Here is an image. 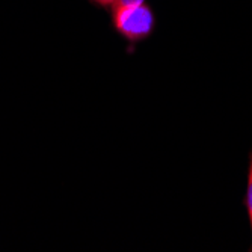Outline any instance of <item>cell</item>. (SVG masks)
<instances>
[{
  "label": "cell",
  "mask_w": 252,
  "mask_h": 252,
  "mask_svg": "<svg viewBox=\"0 0 252 252\" xmlns=\"http://www.w3.org/2000/svg\"><path fill=\"white\" fill-rule=\"evenodd\" d=\"M246 210L251 220L252 228V154H251V162H249V174H248V189H246Z\"/></svg>",
  "instance_id": "cell-2"
},
{
  "label": "cell",
  "mask_w": 252,
  "mask_h": 252,
  "mask_svg": "<svg viewBox=\"0 0 252 252\" xmlns=\"http://www.w3.org/2000/svg\"><path fill=\"white\" fill-rule=\"evenodd\" d=\"M145 0H118L117 6H123V5H137V3H144Z\"/></svg>",
  "instance_id": "cell-4"
},
{
  "label": "cell",
  "mask_w": 252,
  "mask_h": 252,
  "mask_svg": "<svg viewBox=\"0 0 252 252\" xmlns=\"http://www.w3.org/2000/svg\"><path fill=\"white\" fill-rule=\"evenodd\" d=\"M113 25L130 41H141L151 35L154 29V14L148 5H123L113 8Z\"/></svg>",
  "instance_id": "cell-1"
},
{
  "label": "cell",
  "mask_w": 252,
  "mask_h": 252,
  "mask_svg": "<svg viewBox=\"0 0 252 252\" xmlns=\"http://www.w3.org/2000/svg\"><path fill=\"white\" fill-rule=\"evenodd\" d=\"M93 2H95V3H98L100 6H104V8H109V6L115 8L117 3H118V0H93Z\"/></svg>",
  "instance_id": "cell-3"
}]
</instances>
